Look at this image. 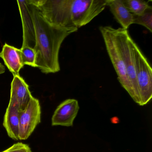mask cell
I'll return each mask as SVG.
<instances>
[{"label": "cell", "instance_id": "cell-1", "mask_svg": "<svg viewBox=\"0 0 152 152\" xmlns=\"http://www.w3.org/2000/svg\"><path fill=\"white\" fill-rule=\"evenodd\" d=\"M28 1L35 27L34 49L37 54V67L46 74L58 72L60 71L59 53L61 45L67 36L78 29H66L51 24Z\"/></svg>", "mask_w": 152, "mask_h": 152}, {"label": "cell", "instance_id": "cell-2", "mask_svg": "<svg viewBox=\"0 0 152 152\" xmlns=\"http://www.w3.org/2000/svg\"><path fill=\"white\" fill-rule=\"evenodd\" d=\"M49 23L66 29L76 28L71 18L72 0H29Z\"/></svg>", "mask_w": 152, "mask_h": 152}, {"label": "cell", "instance_id": "cell-3", "mask_svg": "<svg viewBox=\"0 0 152 152\" xmlns=\"http://www.w3.org/2000/svg\"><path fill=\"white\" fill-rule=\"evenodd\" d=\"M99 30L104 39L107 54L118 76L122 87L132 95V90L127 77L123 57L119 46L116 29L112 26H100Z\"/></svg>", "mask_w": 152, "mask_h": 152}, {"label": "cell", "instance_id": "cell-4", "mask_svg": "<svg viewBox=\"0 0 152 152\" xmlns=\"http://www.w3.org/2000/svg\"><path fill=\"white\" fill-rule=\"evenodd\" d=\"M132 45L140 105H145L152 97V69L147 59L133 39L132 41Z\"/></svg>", "mask_w": 152, "mask_h": 152}, {"label": "cell", "instance_id": "cell-5", "mask_svg": "<svg viewBox=\"0 0 152 152\" xmlns=\"http://www.w3.org/2000/svg\"><path fill=\"white\" fill-rule=\"evenodd\" d=\"M119 46L123 57L127 77L132 90V98L140 105V99L136 77L135 60L132 45V39L128 30L122 28L116 29Z\"/></svg>", "mask_w": 152, "mask_h": 152}, {"label": "cell", "instance_id": "cell-6", "mask_svg": "<svg viewBox=\"0 0 152 152\" xmlns=\"http://www.w3.org/2000/svg\"><path fill=\"white\" fill-rule=\"evenodd\" d=\"M107 7V0H72L71 18L77 29L90 23Z\"/></svg>", "mask_w": 152, "mask_h": 152}, {"label": "cell", "instance_id": "cell-7", "mask_svg": "<svg viewBox=\"0 0 152 152\" xmlns=\"http://www.w3.org/2000/svg\"><path fill=\"white\" fill-rule=\"evenodd\" d=\"M41 120V108L39 99L33 97L19 113V140L27 139Z\"/></svg>", "mask_w": 152, "mask_h": 152}, {"label": "cell", "instance_id": "cell-8", "mask_svg": "<svg viewBox=\"0 0 152 152\" xmlns=\"http://www.w3.org/2000/svg\"><path fill=\"white\" fill-rule=\"evenodd\" d=\"M33 97L29 85L24 80L20 75L14 76L8 105L15 107L20 112L26 107Z\"/></svg>", "mask_w": 152, "mask_h": 152}, {"label": "cell", "instance_id": "cell-9", "mask_svg": "<svg viewBox=\"0 0 152 152\" xmlns=\"http://www.w3.org/2000/svg\"><path fill=\"white\" fill-rule=\"evenodd\" d=\"M79 108V103L76 99H69L63 101L54 112L51 120L52 125L72 126Z\"/></svg>", "mask_w": 152, "mask_h": 152}, {"label": "cell", "instance_id": "cell-10", "mask_svg": "<svg viewBox=\"0 0 152 152\" xmlns=\"http://www.w3.org/2000/svg\"><path fill=\"white\" fill-rule=\"evenodd\" d=\"M22 20L23 29L22 47H29L34 48L36 44L34 23L28 0L17 1Z\"/></svg>", "mask_w": 152, "mask_h": 152}, {"label": "cell", "instance_id": "cell-11", "mask_svg": "<svg viewBox=\"0 0 152 152\" xmlns=\"http://www.w3.org/2000/svg\"><path fill=\"white\" fill-rule=\"evenodd\" d=\"M0 57L14 76L19 75V72L23 67L21 49L5 43L0 52Z\"/></svg>", "mask_w": 152, "mask_h": 152}, {"label": "cell", "instance_id": "cell-12", "mask_svg": "<svg viewBox=\"0 0 152 152\" xmlns=\"http://www.w3.org/2000/svg\"><path fill=\"white\" fill-rule=\"evenodd\" d=\"M107 6L109 7L110 11L122 28L128 30L133 24V15L125 7L122 0H107Z\"/></svg>", "mask_w": 152, "mask_h": 152}, {"label": "cell", "instance_id": "cell-13", "mask_svg": "<svg viewBox=\"0 0 152 152\" xmlns=\"http://www.w3.org/2000/svg\"><path fill=\"white\" fill-rule=\"evenodd\" d=\"M20 111L15 107L9 106L4 117L3 125L10 137L18 140Z\"/></svg>", "mask_w": 152, "mask_h": 152}, {"label": "cell", "instance_id": "cell-14", "mask_svg": "<svg viewBox=\"0 0 152 152\" xmlns=\"http://www.w3.org/2000/svg\"><path fill=\"white\" fill-rule=\"evenodd\" d=\"M125 7L129 12L135 15H142L146 10L151 7L149 1L141 0H122Z\"/></svg>", "mask_w": 152, "mask_h": 152}, {"label": "cell", "instance_id": "cell-15", "mask_svg": "<svg viewBox=\"0 0 152 152\" xmlns=\"http://www.w3.org/2000/svg\"><path fill=\"white\" fill-rule=\"evenodd\" d=\"M133 24L143 26L152 32V7L149 8L141 15H133Z\"/></svg>", "mask_w": 152, "mask_h": 152}, {"label": "cell", "instance_id": "cell-16", "mask_svg": "<svg viewBox=\"0 0 152 152\" xmlns=\"http://www.w3.org/2000/svg\"><path fill=\"white\" fill-rule=\"evenodd\" d=\"M22 51V59L24 65L37 67V54L34 48L29 47H23L20 49Z\"/></svg>", "mask_w": 152, "mask_h": 152}, {"label": "cell", "instance_id": "cell-17", "mask_svg": "<svg viewBox=\"0 0 152 152\" xmlns=\"http://www.w3.org/2000/svg\"><path fill=\"white\" fill-rule=\"evenodd\" d=\"M1 152H32V151L31 148L27 144L18 142Z\"/></svg>", "mask_w": 152, "mask_h": 152}, {"label": "cell", "instance_id": "cell-18", "mask_svg": "<svg viewBox=\"0 0 152 152\" xmlns=\"http://www.w3.org/2000/svg\"><path fill=\"white\" fill-rule=\"evenodd\" d=\"M5 72V68L4 65L0 63V75L4 73Z\"/></svg>", "mask_w": 152, "mask_h": 152}]
</instances>
